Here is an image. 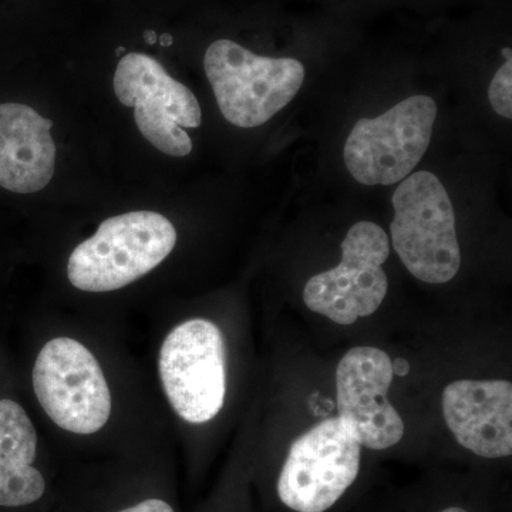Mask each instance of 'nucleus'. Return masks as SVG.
Instances as JSON below:
<instances>
[{
	"instance_id": "nucleus-19",
	"label": "nucleus",
	"mask_w": 512,
	"mask_h": 512,
	"mask_svg": "<svg viewBox=\"0 0 512 512\" xmlns=\"http://www.w3.org/2000/svg\"><path fill=\"white\" fill-rule=\"evenodd\" d=\"M441 512H467V511L463 510V508L451 507V508H447V510H444Z\"/></svg>"
},
{
	"instance_id": "nucleus-2",
	"label": "nucleus",
	"mask_w": 512,
	"mask_h": 512,
	"mask_svg": "<svg viewBox=\"0 0 512 512\" xmlns=\"http://www.w3.org/2000/svg\"><path fill=\"white\" fill-rule=\"evenodd\" d=\"M394 251L407 271L426 284H446L461 265L456 215L443 183L430 171L404 178L393 198Z\"/></svg>"
},
{
	"instance_id": "nucleus-18",
	"label": "nucleus",
	"mask_w": 512,
	"mask_h": 512,
	"mask_svg": "<svg viewBox=\"0 0 512 512\" xmlns=\"http://www.w3.org/2000/svg\"><path fill=\"white\" fill-rule=\"evenodd\" d=\"M161 45L163 46H171L173 45V37L170 35H164L161 37Z\"/></svg>"
},
{
	"instance_id": "nucleus-3",
	"label": "nucleus",
	"mask_w": 512,
	"mask_h": 512,
	"mask_svg": "<svg viewBox=\"0 0 512 512\" xmlns=\"http://www.w3.org/2000/svg\"><path fill=\"white\" fill-rule=\"evenodd\" d=\"M204 69L222 116L242 128L268 123L295 99L305 80L299 60L258 56L232 40L208 47Z\"/></svg>"
},
{
	"instance_id": "nucleus-4",
	"label": "nucleus",
	"mask_w": 512,
	"mask_h": 512,
	"mask_svg": "<svg viewBox=\"0 0 512 512\" xmlns=\"http://www.w3.org/2000/svg\"><path fill=\"white\" fill-rule=\"evenodd\" d=\"M437 113L431 97L413 96L376 119L357 121L343 150L350 175L370 187L409 177L429 150Z\"/></svg>"
},
{
	"instance_id": "nucleus-5",
	"label": "nucleus",
	"mask_w": 512,
	"mask_h": 512,
	"mask_svg": "<svg viewBox=\"0 0 512 512\" xmlns=\"http://www.w3.org/2000/svg\"><path fill=\"white\" fill-rule=\"evenodd\" d=\"M161 382L168 402L181 419L207 423L221 412L227 392L225 340L207 319L175 326L160 350Z\"/></svg>"
},
{
	"instance_id": "nucleus-13",
	"label": "nucleus",
	"mask_w": 512,
	"mask_h": 512,
	"mask_svg": "<svg viewBox=\"0 0 512 512\" xmlns=\"http://www.w3.org/2000/svg\"><path fill=\"white\" fill-rule=\"evenodd\" d=\"M35 427L20 404L0 400V505L23 507L43 497L46 481L37 468Z\"/></svg>"
},
{
	"instance_id": "nucleus-15",
	"label": "nucleus",
	"mask_w": 512,
	"mask_h": 512,
	"mask_svg": "<svg viewBox=\"0 0 512 512\" xmlns=\"http://www.w3.org/2000/svg\"><path fill=\"white\" fill-rule=\"evenodd\" d=\"M120 512H174V510L163 500H146Z\"/></svg>"
},
{
	"instance_id": "nucleus-8",
	"label": "nucleus",
	"mask_w": 512,
	"mask_h": 512,
	"mask_svg": "<svg viewBox=\"0 0 512 512\" xmlns=\"http://www.w3.org/2000/svg\"><path fill=\"white\" fill-rule=\"evenodd\" d=\"M389 254V237L382 227L357 222L343 239L340 264L309 279L303 302L312 312L343 326L373 315L389 289L383 271Z\"/></svg>"
},
{
	"instance_id": "nucleus-16",
	"label": "nucleus",
	"mask_w": 512,
	"mask_h": 512,
	"mask_svg": "<svg viewBox=\"0 0 512 512\" xmlns=\"http://www.w3.org/2000/svg\"><path fill=\"white\" fill-rule=\"evenodd\" d=\"M410 366L406 360L397 359L393 362V373L394 375L406 376L407 372H409Z\"/></svg>"
},
{
	"instance_id": "nucleus-20",
	"label": "nucleus",
	"mask_w": 512,
	"mask_h": 512,
	"mask_svg": "<svg viewBox=\"0 0 512 512\" xmlns=\"http://www.w3.org/2000/svg\"><path fill=\"white\" fill-rule=\"evenodd\" d=\"M503 55L505 59H511V49H503Z\"/></svg>"
},
{
	"instance_id": "nucleus-1",
	"label": "nucleus",
	"mask_w": 512,
	"mask_h": 512,
	"mask_svg": "<svg viewBox=\"0 0 512 512\" xmlns=\"http://www.w3.org/2000/svg\"><path fill=\"white\" fill-rule=\"evenodd\" d=\"M177 244V231L164 215L128 212L101 222L92 238L70 255L67 276L84 292H111L157 268Z\"/></svg>"
},
{
	"instance_id": "nucleus-7",
	"label": "nucleus",
	"mask_w": 512,
	"mask_h": 512,
	"mask_svg": "<svg viewBox=\"0 0 512 512\" xmlns=\"http://www.w3.org/2000/svg\"><path fill=\"white\" fill-rule=\"evenodd\" d=\"M362 444L339 417L320 421L292 444L278 494L296 512H325L355 483Z\"/></svg>"
},
{
	"instance_id": "nucleus-11",
	"label": "nucleus",
	"mask_w": 512,
	"mask_h": 512,
	"mask_svg": "<svg viewBox=\"0 0 512 512\" xmlns=\"http://www.w3.org/2000/svg\"><path fill=\"white\" fill-rule=\"evenodd\" d=\"M443 413L458 444L477 456L512 453V384L507 380H457L443 393Z\"/></svg>"
},
{
	"instance_id": "nucleus-10",
	"label": "nucleus",
	"mask_w": 512,
	"mask_h": 512,
	"mask_svg": "<svg viewBox=\"0 0 512 512\" xmlns=\"http://www.w3.org/2000/svg\"><path fill=\"white\" fill-rule=\"evenodd\" d=\"M393 377L389 355L369 346L350 349L336 370L338 417L372 450L396 446L404 434L403 419L387 399Z\"/></svg>"
},
{
	"instance_id": "nucleus-9",
	"label": "nucleus",
	"mask_w": 512,
	"mask_h": 512,
	"mask_svg": "<svg viewBox=\"0 0 512 512\" xmlns=\"http://www.w3.org/2000/svg\"><path fill=\"white\" fill-rule=\"evenodd\" d=\"M114 92L124 106L133 107L138 130L154 147L173 157L191 153L184 128L201 126L200 103L163 64L143 53H128L117 64Z\"/></svg>"
},
{
	"instance_id": "nucleus-14",
	"label": "nucleus",
	"mask_w": 512,
	"mask_h": 512,
	"mask_svg": "<svg viewBox=\"0 0 512 512\" xmlns=\"http://www.w3.org/2000/svg\"><path fill=\"white\" fill-rule=\"evenodd\" d=\"M512 57L500 67L491 80L488 100L498 116L512 119Z\"/></svg>"
},
{
	"instance_id": "nucleus-12",
	"label": "nucleus",
	"mask_w": 512,
	"mask_h": 512,
	"mask_svg": "<svg viewBox=\"0 0 512 512\" xmlns=\"http://www.w3.org/2000/svg\"><path fill=\"white\" fill-rule=\"evenodd\" d=\"M52 126V121L25 104H0V187L32 194L52 181L56 167Z\"/></svg>"
},
{
	"instance_id": "nucleus-17",
	"label": "nucleus",
	"mask_w": 512,
	"mask_h": 512,
	"mask_svg": "<svg viewBox=\"0 0 512 512\" xmlns=\"http://www.w3.org/2000/svg\"><path fill=\"white\" fill-rule=\"evenodd\" d=\"M144 39H146L148 45H154V43L157 42L156 32H151V30H148V32L144 33Z\"/></svg>"
},
{
	"instance_id": "nucleus-6",
	"label": "nucleus",
	"mask_w": 512,
	"mask_h": 512,
	"mask_svg": "<svg viewBox=\"0 0 512 512\" xmlns=\"http://www.w3.org/2000/svg\"><path fill=\"white\" fill-rule=\"evenodd\" d=\"M33 387L47 416L70 433H97L110 419L109 384L96 357L77 340L57 338L43 346Z\"/></svg>"
}]
</instances>
